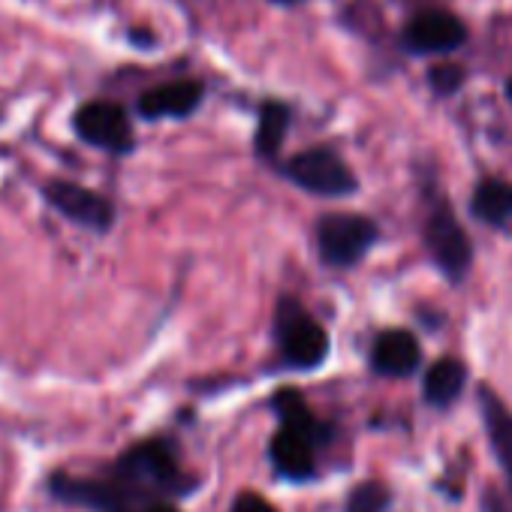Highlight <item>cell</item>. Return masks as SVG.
Wrapping results in <instances>:
<instances>
[{
	"label": "cell",
	"instance_id": "obj_23",
	"mask_svg": "<svg viewBox=\"0 0 512 512\" xmlns=\"http://www.w3.org/2000/svg\"><path fill=\"white\" fill-rule=\"evenodd\" d=\"M272 4H278V7H296V4H302V0H272Z\"/></svg>",
	"mask_w": 512,
	"mask_h": 512
},
{
	"label": "cell",
	"instance_id": "obj_5",
	"mask_svg": "<svg viewBox=\"0 0 512 512\" xmlns=\"http://www.w3.org/2000/svg\"><path fill=\"white\" fill-rule=\"evenodd\" d=\"M425 247L431 253V260L437 263V269L449 281H464L470 260H473V247H470L464 226L458 223V217L452 214V208L446 202H437L428 214Z\"/></svg>",
	"mask_w": 512,
	"mask_h": 512
},
{
	"label": "cell",
	"instance_id": "obj_16",
	"mask_svg": "<svg viewBox=\"0 0 512 512\" xmlns=\"http://www.w3.org/2000/svg\"><path fill=\"white\" fill-rule=\"evenodd\" d=\"M464 383H467L464 362H458V359H440L425 374V398L434 407H449L464 392Z\"/></svg>",
	"mask_w": 512,
	"mask_h": 512
},
{
	"label": "cell",
	"instance_id": "obj_2",
	"mask_svg": "<svg viewBox=\"0 0 512 512\" xmlns=\"http://www.w3.org/2000/svg\"><path fill=\"white\" fill-rule=\"evenodd\" d=\"M275 338L284 353V359L293 368H320L329 356V335L326 329L311 320V314L296 302L284 299L275 317Z\"/></svg>",
	"mask_w": 512,
	"mask_h": 512
},
{
	"label": "cell",
	"instance_id": "obj_15",
	"mask_svg": "<svg viewBox=\"0 0 512 512\" xmlns=\"http://www.w3.org/2000/svg\"><path fill=\"white\" fill-rule=\"evenodd\" d=\"M470 211L491 226H506L512 220V184L500 178H485L476 184Z\"/></svg>",
	"mask_w": 512,
	"mask_h": 512
},
{
	"label": "cell",
	"instance_id": "obj_10",
	"mask_svg": "<svg viewBox=\"0 0 512 512\" xmlns=\"http://www.w3.org/2000/svg\"><path fill=\"white\" fill-rule=\"evenodd\" d=\"M205 97L202 82L184 79V82H169L160 88H151L139 97L136 109L145 121H160V118H187L199 109Z\"/></svg>",
	"mask_w": 512,
	"mask_h": 512
},
{
	"label": "cell",
	"instance_id": "obj_8",
	"mask_svg": "<svg viewBox=\"0 0 512 512\" xmlns=\"http://www.w3.org/2000/svg\"><path fill=\"white\" fill-rule=\"evenodd\" d=\"M401 43L413 55H446L467 43V28L446 10H425L404 25Z\"/></svg>",
	"mask_w": 512,
	"mask_h": 512
},
{
	"label": "cell",
	"instance_id": "obj_12",
	"mask_svg": "<svg viewBox=\"0 0 512 512\" xmlns=\"http://www.w3.org/2000/svg\"><path fill=\"white\" fill-rule=\"evenodd\" d=\"M422 362L419 341L404 329H389L377 338L371 350V365L383 377H410Z\"/></svg>",
	"mask_w": 512,
	"mask_h": 512
},
{
	"label": "cell",
	"instance_id": "obj_14",
	"mask_svg": "<svg viewBox=\"0 0 512 512\" xmlns=\"http://www.w3.org/2000/svg\"><path fill=\"white\" fill-rule=\"evenodd\" d=\"M272 407H275V413L281 416L284 428H290V431L302 434V437H305V440H311L314 446H317V443H329V440H332V428H329L326 422H320V419L308 410L305 398H302L296 389H284V392H278V395H275V401H272Z\"/></svg>",
	"mask_w": 512,
	"mask_h": 512
},
{
	"label": "cell",
	"instance_id": "obj_11",
	"mask_svg": "<svg viewBox=\"0 0 512 512\" xmlns=\"http://www.w3.org/2000/svg\"><path fill=\"white\" fill-rule=\"evenodd\" d=\"M479 407H482V425L488 431L491 452H494V458L509 482V491H512V410L488 386L479 389Z\"/></svg>",
	"mask_w": 512,
	"mask_h": 512
},
{
	"label": "cell",
	"instance_id": "obj_13",
	"mask_svg": "<svg viewBox=\"0 0 512 512\" xmlns=\"http://www.w3.org/2000/svg\"><path fill=\"white\" fill-rule=\"evenodd\" d=\"M269 455H272V464L275 470L284 476V479H293V482H305L317 473V461H314V443L305 440L302 434L290 431V428H281L269 446Z\"/></svg>",
	"mask_w": 512,
	"mask_h": 512
},
{
	"label": "cell",
	"instance_id": "obj_1",
	"mask_svg": "<svg viewBox=\"0 0 512 512\" xmlns=\"http://www.w3.org/2000/svg\"><path fill=\"white\" fill-rule=\"evenodd\" d=\"M118 482L127 488H148V491H187V476L181 473L175 452L166 440H145L133 449H127L115 464Z\"/></svg>",
	"mask_w": 512,
	"mask_h": 512
},
{
	"label": "cell",
	"instance_id": "obj_19",
	"mask_svg": "<svg viewBox=\"0 0 512 512\" xmlns=\"http://www.w3.org/2000/svg\"><path fill=\"white\" fill-rule=\"evenodd\" d=\"M464 67H458V64H437V67H431L428 70V85H431V91L434 94H440V97H449V94H455L461 85H464Z\"/></svg>",
	"mask_w": 512,
	"mask_h": 512
},
{
	"label": "cell",
	"instance_id": "obj_24",
	"mask_svg": "<svg viewBox=\"0 0 512 512\" xmlns=\"http://www.w3.org/2000/svg\"><path fill=\"white\" fill-rule=\"evenodd\" d=\"M506 97H509V100H512V79H509V82H506Z\"/></svg>",
	"mask_w": 512,
	"mask_h": 512
},
{
	"label": "cell",
	"instance_id": "obj_20",
	"mask_svg": "<svg viewBox=\"0 0 512 512\" xmlns=\"http://www.w3.org/2000/svg\"><path fill=\"white\" fill-rule=\"evenodd\" d=\"M232 512H278V509H275L266 497L253 494V491H244V494H238V497H235Z\"/></svg>",
	"mask_w": 512,
	"mask_h": 512
},
{
	"label": "cell",
	"instance_id": "obj_21",
	"mask_svg": "<svg viewBox=\"0 0 512 512\" xmlns=\"http://www.w3.org/2000/svg\"><path fill=\"white\" fill-rule=\"evenodd\" d=\"M482 512H512V509H509L506 497L497 488H488L485 497H482Z\"/></svg>",
	"mask_w": 512,
	"mask_h": 512
},
{
	"label": "cell",
	"instance_id": "obj_22",
	"mask_svg": "<svg viewBox=\"0 0 512 512\" xmlns=\"http://www.w3.org/2000/svg\"><path fill=\"white\" fill-rule=\"evenodd\" d=\"M142 512H178L172 503H151V506H145Z\"/></svg>",
	"mask_w": 512,
	"mask_h": 512
},
{
	"label": "cell",
	"instance_id": "obj_9",
	"mask_svg": "<svg viewBox=\"0 0 512 512\" xmlns=\"http://www.w3.org/2000/svg\"><path fill=\"white\" fill-rule=\"evenodd\" d=\"M49 488L64 503L100 509V512H130V500H133L121 482L79 479V476H70V473H55Z\"/></svg>",
	"mask_w": 512,
	"mask_h": 512
},
{
	"label": "cell",
	"instance_id": "obj_3",
	"mask_svg": "<svg viewBox=\"0 0 512 512\" xmlns=\"http://www.w3.org/2000/svg\"><path fill=\"white\" fill-rule=\"evenodd\" d=\"M374 220L362 214H326L317 223V250L320 260L332 269H350L377 241Z\"/></svg>",
	"mask_w": 512,
	"mask_h": 512
},
{
	"label": "cell",
	"instance_id": "obj_4",
	"mask_svg": "<svg viewBox=\"0 0 512 512\" xmlns=\"http://www.w3.org/2000/svg\"><path fill=\"white\" fill-rule=\"evenodd\" d=\"M284 175L293 184H299L302 190L317 193V196H329V199L350 196L359 187L353 169L332 148H308V151L296 154L284 166Z\"/></svg>",
	"mask_w": 512,
	"mask_h": 512
},
{
	"label": "cell",
	"instance_id": "obj_7",
	"mask_svg": "<svg viewBox=\"0 0 512 512\" xmlns=\"http://www.w3.org/2000/svg\"><path fill=\"white\" fill-rule=\"evenodd\" d=\"M43 196L58 214H64L67 220H73L85 229L109 232L115 223V205L106 196H100L97 190H88L76 181L55 178L43 187Z\"/></svg>",
	"mask_w": 512,
	"mask_h": 512
},
{
	"label": "cell",
	"instance_id": "obj_18",
	"mask_svg": "<svg viewBox=\"0 0 512 512\" xmlns=\"http://www.w3.org/2000/svg\"><path fill=\"white\" fill-rule=\"evenodd\" d=\"M392 506V491L383 482H359L350 497L344 512H389Z\"/></svg>",
	"mask_w": 512,
	"mask_h": 512
},
{
	"label": "cell",
	"instance_id": "obj_17",
	"mask_svg": "<svg viewBox=\"0 0 512 512\" xmlns=\"http://www.w3.org/2000/svg\"><path fill=\"white\" fill-rule=\"evenodd\" d=\"M290 118H293V112H290L287 103H278V100L263 103V109H260V124H256V154L266 157V160H272V157L281 151L284 136H287V130H290Z\"/></svg>",
	"mask_w": 512,
	"mask_h": 512
},
{
	"label": "cell",
	"instance_id": "obj_6",
	"mask_svg": "<svg viewBox=\"0 0 512 512\" xmlns=\"http://www.w3.org/2000/svg\"><path fill=\"white\" fill-rule=\"evenodd\" d=\"M73 130L82 142L112 151V154H130L133 151V127L124 106L112 100H91L82 103L73 115Z\"/></svg>",
	"mask_w": 512,
	"mask_h": 512
}]
</instances>
